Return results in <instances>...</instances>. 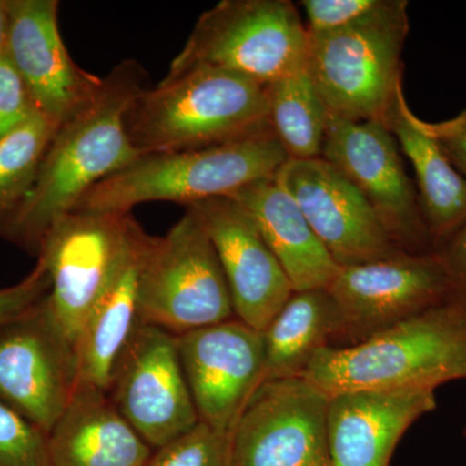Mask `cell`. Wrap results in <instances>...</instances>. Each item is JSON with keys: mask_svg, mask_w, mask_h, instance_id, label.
Wrapping results in <instances>:
<instances>
[{"mask_svg": "<svg viewBox=\"0 0 466 466\" xmlns=\"http://www.w3.org/2000/svg\"><path fill=\"white\" fill-rule=\"evenodd\" d=\"M437 408L435 390L348 391L328 406L333 466H390L408 429Z\"/></svg>", "mask_w": 466, "mask_h": 466, "instance_id": "18", "label": "cell"}, {"mask_svg": "<svg viewBox=\"0 0 466 466\" xmlns=\"http://www.w3.org/2000/svg\"><path fill=\"white\" fill-rule=\"evenodd\" d=\"M327 290L333 305L332 348L357 345L455 300L449 275L435 251L339 267Z\"/></svg>", "mask_w": 466, "mask_h": 466, "instance_id": "9", "label": "cell"}, {"mask_svg": "<svg viewBox=\"0 0 466 466\" xmlns=\"http://www.w3.org/2000/svg\"><path fill=\"white\" fill-rule=\"evenodd\" d=\"M401 0H303L309 34L333 32L388 15Z\"/></svg>", "mask_w": 466, "mask_h": 466, "instance_id": "27", "label": "cell"}, {"mask_svg": "<svg viewBox=\"0 0 466 466\" xmlns=\"http://www.w3.org/2000/svg\"><path fill=\"white\" fill-rule=\"evenodd\" d=\"M265 381L303 377L315 355L330 346L333 305L327 289L293 291L265 330Z\"/></svg>", "mask_w": 466, "mask_h": 466, "instance_id": "23", "label": "cell"}, {"mask_svg": "<svg viewBox=\"0 0 466 466\" xmlns=\"http://www.w3.org/2000/svg\"><path fill=\"white\" fill-rule=\"evenodd\" d=\"M142 231L131 213L76 210L46 233L36 257L50 276L48 306L75 348Z\"/></svg>", "mask_w": 466, "mask_h": 466, "instance_id": "8", "label": "cell"}, {"mask_svg": "<svg viewBox=\"0 0 466 466\" xmlns=\"http://www.w3.org/2000/svg\"><path fill=\"white\" fill-rule=\"evenodd\" d=\"M8 8L5 0H0V58L7 56Z\"/></svg>", "mask_w": 466, "mask_h": 466, "instance_id": "33", "label": "cell"}, {"mask_svg": "<svg viewBox=\"0 0 466 466\" xmlns=\"http://www.w3.org/2000/svg\"><path fill=\"white\" fill-rule=\"evenodd\" d=\"M55 133V126L35 112L0 139V238L9 218L32 189Z\"/></svg>", "mask_w": 466, "mask_h": 466, "instance_id": "25", "label": "cell"}, {"mask_svg": "<svg viewBox=\"0 0 466 466\" xmlns=\"http://www.w3.org/2000/svg\"><path fill=\"white\" fill-rule=\"evenodd\" d=\"M408 3L370 23L309 34L308 72L330 116L385 124L403 86Z\"/></svg>", "mask_w": 466, "mask_h": 466, "instance_id": "7", "label": "cell"}, {"mask_svg": "<svg viewBox=\"0 0 466 466\" xmlns=\"http://www.w3.org/2000/svg\"><path fill=\"white\" fill-rule=\"evenodd\" d=\"M108 394L153 450L200 422L180 363L177 337L155 325L137 324L116 359Z\"/></svg>", "mask_w": 466, "mask_h": 466, "instance_id": "12", "label": "cell"}, {"mask_svg": "<svg viewBox=\"0 0 466 466\" xmlns=\"http://www.w3.org/2000/svg\"><path fill=\"white\" fill-rule=\"evenodd\" d=\"M435 253L449 275L453 299L466 308V220L450 238L438 245Z\"/></svg>", "mask_w": 466, "mask_h": 466, "instance_id": "31", "label": "cell"}, {"mask_svg": "<svg viewBox=\"0 0 466 466\" xmlns=\"http://www.w3.org/2000/svg\"><path fill=\"white\" fill-rule=\"evenodd\" d=\"M309 35L289 0H223L204 12L167 76L210 66L269 85L308 69Z\"/></svg>", "mask_w": 466, "mask_h": 466, "instance_id": "6", "label": "cell"}, {"mask_svg": "<svg viewBox=\"0 0 466 466\" xmlns=\"http://www.w3.org/2000/svg\"><path fill=\"white\" fill-rule=\"evenodd\" d=\"M177 337L198 420L231 433L265 381V334L233 318Z\"/></svg>", "mask_w": 466, "mask_h": 466, "instance_id": "14", "label": "cell"}, {"mask_svg": "<svg viewBox=\"0 0 466 466\" xmlns=\"http://www.w3.org/2000/svg\"><path fill=\"white\" fill-rule=\"evenodd\" d=\"M288 159L271 127L207 148L150 153L95 184L73 211L131 213L146 202L187 208L228 198L248 184L275 177Z\"/></svg>", "mask_w": 466, "mask_h": 466, "instance_id": "4", "label": "cell"}, {"mask_svg": "<svg viewBox=\"0 0 466 466\" xmlns=\"http://www.w3.org/2000/svg\"><path fill=\"white\" fill-rule=\"evenodd\" d=\"M147 466H232V431L198 422L170 443L153 450Z\"/></svg>", "mask_w": 466, "mask_h": 466, "instance_id": "26", "label": "cell"}, {"mask_svg": "<svg viewBox=\"0 0 466 466\" xmlns=\"http://www.w3.org/2000/svg\"><path fill=\"white\" fill-rule=\"evenodd\" d=\"M50 276L42 260L20 283L0 289V327L41 302L50 293Z\"/></svg>", "mask_w": 466, "mask_h": 466, "instance_id": "30", "label": "cell"}, {"mask_svg": "<svg viewBox=\"0 0 466 466\" xmlns=\"http://www.w3.org/2000/svg\"><path fill=\"white\" fill-rule=\"evenodd\" d=\"M137 302L139 323L175 336L236 318L217 251L192 208L167 235L144 233Z\"/></svg>", "mask_w": 466, "mask_h": 466, "instance_id": "5", "label": "cell"}, {"mask_svg": "<svg viewBox=\"0 0 466 466\" xmlns=\"http://www.w3.org/2000/svg\"><path fill=\"white\" fill-rule=\"evenodd\" d=\"M140 232L133 251L87 318L76 342L78 382L76 388L109 391L116 359L130 339L137 320V272H139Z\"/></svg>", "mask_w": 466, "mask_h": 466, "instance_id": "22", "label": "cell"}, {"mask_svg": "<svg viewBox=\"0 0 466 466\" xmlns=\"http://www.w3.org/2000/svg\"><path fill=\"white\" fill-rule=\"evenodd\" d=\"M268 124L289 159L320 158L330 113L308 69L267 85Z\"/></svg>", "mask_w": 466, "mask_h": 466, "instance_id": "24", "label": "cell"}, {"mask_svg": "<svg viewBox=\"0 0 466 466\" xmlns=\"http://www.w3.org/2000/svg\"><path fill=\"white\" fill-rule=\"evenodd\" d=\"M385 125L415 168L420 208L437 249L466 220L464 177L429 133L424 119L410 110L403 86L395 95Z\"/></svg>", "mask_w": 466, "mask_h": 466, "instance_id": "21", "label": "cell"}, {"mask_svg": "<svg viewBox=\"0 0 466 466\" xmlns=\"http://www.w3.org/2000/svg\"><path fill=\"white\" fill-rule=\"evenodd\" d=\"M268 127L267 85L210 66L144 88L126 115L128 137L142 155L207 148Z\"/></svg>", "mask_w": 466, "mask_h": 466, "instance_id": "3", "label": "cell"}, {"mask_svg": "<svg viewBox=\"0 0 466 466\" xmlns=\"http://www.w3.org/2000/svg\"><path fill=\"white\" fill-rule=\"evenodd\" d=\"M329 395L305 377L263 382L232 431V466H333Z\"/></svg>", "mask_w": 466, "mask_h": 466, "instance_id": "13", "label": "cell"}, {"mask_svg": "<svg viewBox=\"0 0 466 466\" xmlns=\"http://www.w3.org/2000/svg\"><path fill=\"white\" fill-rule=\"evenodd\" d=\"M35 112L23 78L7 56L0 58V139Z\"/></svg>", "mask_w": 466, "mask_h": 466, "instance_id": "29", "label": "cell"}, {"mask_svg": "<svg viewBox=\"0 0 466 466\" xmlns=\"http://www.w3.org/2000/svg\"><path fill=\"white\" fill-rule=\"evenodd\" d=\"M385 124L348 121L330 116L321 158L332 164L363 195L400 250L435 251L419 196Z\"/></svg>", "mask_w": 466, "mask_h": 466, "instance_id": "10", "label": "cell"}, {"mask_svg": "<svg viewBox=\"0 0 466 466\" xmlns=\"http://www.w3.org/2000/svg\"><path fill=\"white\" fill-rule=\"evenodd\" d=\"M78 382L75 345L47 297L0 327V403L48 434Z\"/></svg>", "mask_w": 466, "mask_h": 466, "instance_id": "11", "label": "cell"}, {"mask_svg": "<svg viewBox=\"0 0 466 466\" xmlns=\"http://www.w3.org/2000/svg\"><path fill=\"white\" fill-rule=\"evenodd\" d=\"M0 466H48L47 434L2 403Z\"/></svg>", "mask_w": 466, "mask_h": 466, "instance_id": "28", "label": "cell"}, {"mask_svg": "<svg viewBox=\"0 0 466 466\" xmlns=\"http://www.w3.org/2000/svg\"><path fill=\"white\" fill-rule=\"evenodd\" d=\"M152 453L97 389L78 386L47 434L48 466H147Z\"/></svg>", "mask_w": 466, "mask_h": 466, "instance_id": "19", "label": "cell"}, {"mask_svg": "<svg viewBox=\"0 0 466 466\" xmlns=\"http://www.w3.org/2000/svg\"><path fill=\"white\" fill-rule=\"evenodd\" d=\"M228 198L256 223L294 291L329 287L339 267L276 177L248 184Z\"/></svg>", "mask_w": 466, "mask_h": 466, "instance_id": "20", "label": "cell"}, {"mask_svg": "<svg viewBox=\"0 0 466 466\" xmlns=\"http://www.w3.org/2000/svg\"><path fill=\"white\" fill-rule=\"evenodd\" d=\"M187 208L198 214L213 242L235 317L263 332L294 291L280 263L249 214L232 198H208Z\"/></svg>", "mask_w": 466, "mask_h": 466, "instance_id": "17", "label": "cell"}, {"mask_svg": "<svg viewBox=\"0 0 466 466\" xmlns=\"http://www.w3.org/2000/svg\"><path fill=\"white\" fill-rule=\"evenodd\" d=\"M339 267L392 258L400 250L366 198L324 158L288 159L275 175Z\"/></svg>", "mask_w": 466, "mask_h": 466, "instance_id": "15", "label": "cell"}, {"mask_svg": "<svg viewBox=\"0 0 466 466\" xmlns=\"http://www.w3.org/2000/svg\"><path fill=\"white\" fill-rule=\"evenodd\" d=\"M303 377L329 397L437 390L443 383L466 380V308L449 300L357 345L327 346Z\"/></svg>", "mask_w": 466, "mask_h": 466, "instance_id": "2", "label": "cell"}, {"mask_svg": "<svg viewBox=\"0 0 466 466\" xmlns=\"http://www.w3.org/2000/svg\"><path fill=\"white\" fill-rule=\"evenodd\" d=\"M7 57L36 112L57 130L94 97L103 78L70 57L58 32L56 0H7Z\"/></svg>", "mask_w": 466, "mask_h": 466, "instance_id": "16", "label": "cell"}, {"mask_svg": "<svg viewBox=\"0 0 466 466\" xmlns=\"http://www.w3.org/2000/svg\"><path fill=\"white\" fill-rule=\"evenodd\" d=\"M426 128L466 182V109L447 121L426 122Z\"/></svg>", "mask_w": 466, "mask_h": 466, "instance_id": "32", "label": "cell"}, {"mask_svg": "<svg viewBox=\"0 0 466 466\" xmlns=\"http://www.w3.org/2000/svg\"><path fill=\"white\" fill-rule=\"evenodd\" d=\"M146 73L126 60L104 76L99 90L57 128L46 150L35 182L2 238L34 256L46 233L72 213L95 184L143 156L126 130V115L144 90Z\"/></svg>", "mask_w": 466, "mask_h": 466, "instance_id": "1", "label": "cell"}, {"mask_svg": "<svg viewBox=\"0 0 466 466\" xmlns=\"http://www.w3.org/2000/svg\"><path fill=\"white\" fill-rule=\"evenodd\" d=\"M464 437H465V440H466V426H465V429H464Z\"/></svg>", "mask_w": 466, "mask_h": 466, "instance_id": "34", "label": "cell"}]
</instances>
